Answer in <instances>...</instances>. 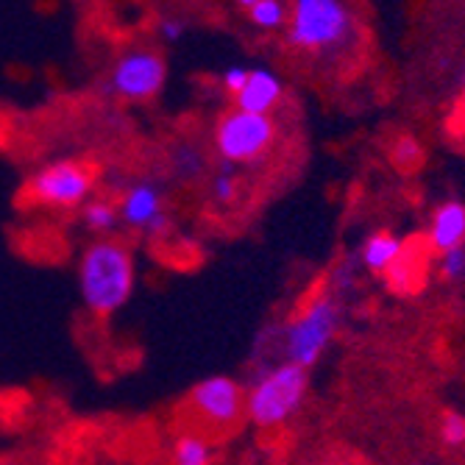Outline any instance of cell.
<instances>
[{"instance_id": "obj_1", "label": "cell", "mask_w": 465, "mask_h": 465, "mask_svg": "<svg viewBox=\"0 0 465 465\" xmlns=\"http://www.w3.org/2000/svg\"><path fill=\"white\" fill-rule=\"evenodd\" d=\"M134 248L123 237H98L78 260L81 302L93 315H114L134 292Z\"/></svg>"}, {"instance_id": "obj_2", "label": "cell", "mask_w": 465, "mask_h": 465, "mask_svg": "<svg viewBox=\"0 0 465 465\" xmlns=\"http://www.w3.org/2000/svg\"><path fill=\"white\" fill-rule=\"evenodd\" d=\"M310 393V371L276 362L253 376L245 388V418L257 430H276L299 412Z\"/></svg>"}, {"instance_id": "obj_3", "label": "cell", "mask_w": 465, "mask_h": 465, "mask_svg": "<svg viewBox=\"0 0 465 465\" xmlns=\"http://www.w3.org/2000/svg\"><path fill=\"white\" fill-rule=\"evenodd\" d=\"M334 331H337V295L326 282H321L304 299V304L295 310V315L279 329L284 362L310 371L329 349Z\"/></svg>"}, {"instance_id": "obj_4", "label": "cell", "mask_w": 465, "mask_h": 465, "mask_svg": "<svg viewBox=\"0 0 465 465\" xmlns=\"http://www.w3.org/2000/svg\"><path fill=\"white\" fill-rule=\"evenodd\" d=\"M354 36L346 0H290L287 42L304 54H337Z\"/></svg>"}, {"instance_id": "obj_5", "label": "cell", "mask_w": 465, "mask_h": 465, "mask_svg": "<svg viewBox=\"0 0 465 465\" xmlns=\"http://www.w3.org/2000/svg\"><path fill=\"white\" fill-rule=\"evenodd\" d=\"M182 410L187 418H193V430L187 432H232L245 418V385L226 373L206 376L182 399Z\"/></svg>"}, {"instance_id": "obj_6", "label": "cell", "mask_w": 465, "mask_h": 465, "mask_svg": "<svg viewBox=\"0 0 465 465\" xmlns=\"http://www.w3.org/2000/svg\"><path fill=\"white\" fill-rule=\"evenodd\" d=\"M98 184L95 164L84 159H59L28 179L25 184V203L54 209V213H73L93 198Z\"/></svg>"}, {"instance_id": "obj_7", "label": "cell", "mask_w": 465, "mask_h": 465, "mask_svg": "<svg viewBox=\"0 0 465 465\" xmlns=\"http://www.w3.org/2000/svg\"><path fill=\"white\" fill-rule=\"evenodd\" d=\"M276 140L271 114H248L240 109L223 112L215 123V151L226 164H253L265 159Z\"/></svg>"}, {"instance_id": "obj_8", "label": "cell", "mask_w": 465, "mask_h": 465, "mask_svg": "<svg viewBox=\"0 0 465 465\" xmlns=\"http://www.w3.org/2000/svg\"><path fill=\"white\" fill-rule=\"evenodd\" d=\"M167 78V64L159 54L145 51V48H134L129 54H123L109 78H106V93L120 98V101H151L153 95H159V90L164 87Z\"/></svg>"}, {"instance_id": "obj_9", "label": "cell", "mask_w": 465, "mask_h": 465, "mask_svg": "<svg viewBox=\"0 0 465 465\" xmlns=\"http://www.w3.org/2000/svg\"><path fill=\"white\" fill-rule=\"evenodd\" d=\"M117 218H120V226L132 229L148 240H159L171 229L164 193L153 179H137L120 193Z\"/></svg>"}, {"instance_id": "obj_10", "label": "cell", "mask_w": 465, "mask_h": 465, "mask_svg": "<svg viewBox=\"0 0 465 465\" xmlns=\"http://www.w3.org/2000/svg\"><path fill=\"white\" fill-rule=\"evenodd\" d=\"M435 251L424 234H415L404 240V248L396 257V262L385 271V282L399 295H415L427 287L430 268H432Z\"/></svg>"}, {"instance_id": "obj_11", "label": "cell", "mask_w": 465, "mask_h": 465, "mask_svg": "<svg viewBox=\"0 0 465 465\" xmlns=\"http://www.w3.org/2000/svg\"><path fill=\"white\" fill-rule=\"evenodd\" d=\"M284 84L273 70L253 67L248 70V78L242 90L234 95V109L248 112V114H271V109L282 101Z\"/></svg>"}, {"instance_id": "obj_12", "label": "cell", "mask_w": 465, "mask_h": 465, "mask_svg": "<svg viewBox=\"0 0 465 465\" xmlns=\"http://www.w3.org/2000/svg\"><path fill=\"white\" fill-rule=\"evenodd\" d=\"M427 240L435 253H446L451 248L465 245V203H460V201L440 203L432 215Z\"/></svg>"}, {"instance_id": "obj_13", "label": "cell", "mask_w": 465, "mask_h": 465, "mask_svg": "<svg viewBox=\"0 0 465 465\" xmlns=\"http://www.w3.org/2000/svg\"><path fill=\"white\" fill-rule=\"evenodd\" d=\"M401 248H404V240H401L399 234H393V232H388V229L373 232V234L365 240L362 251H360V262H362L365 271H371V273H376V276H385V271L396 262V257L401 253Z\"/></svg>"}, {"instance_id": "obj_14", "label": "cell", "mask_w": 465, "mask_h": 465, "mask_svg": "<svg viewBox=\"0 0 465 465\" xmlns=\"http://www.w3.org/2000/svg\"><path fill=\"white\" fill-rule=\"evenodd\" d=\"M171 460H173V465H215L218 449H215L213 438L198 435V432H182L173 440Z\"/></svg>"}, {"instance_id": "obj_15", "label": "cell", "mask_w": 465, "mask_h": 465, "mask_svg": "<svg viewBox=\"0 0 465 465\" xmlns=\"http://www.w3.org/2000/svg\"><path fill=\"white\" fill-rule=\"evenodd\" d=\"M81 223H84V229L98 237H112V232L120 226L117 203L109 198H90L81 206Z\"/></svg>"}, {"instance_id": "obj_16", "label": "cell", "mask_w": 465, "mask_h": 465, "mask_svg": "<svg viewBox=\"0 0 465 465\" xmlns=\"http://www.w3.org/2000/svg\"><path fill=\"white\" fill-rule=\"evenodd\" d=\"M171 164L173 173L184 182H195L206 173V156L198 145L193 143H182L173 153H171Z\"/></svg>"}, {"instance_id": "obj_17", "label": "cell", "mask_w": 465, "mask_h": 465, "mask_svg": "<svg viewBox=\"0 0 465 465\" xmlns=\"http://www.w3.org/2000/svg\"><path fill=\"white\" fill-rule=\"evenodd\" d=\"M240 193V179H237V167L221 162V167L209 179V198L215 203H234Z\"/></svg>"}, {"instance_id": "obj_18", "label": "cell", "mask_w": 465, "mask_h": 465, "mask_svg": "<svg viewBox=\"0 0 465 465\" xmlns=\"http://www.w3.org/2000/svg\"><path fill=\"white\" fill-rule=\"evenodd\" d=\"M248 17L253 25L265 28V31L284 28L287 25V4L284 0H260V4H253L248 9Z\"/></svg>"}, {"instance_id": "obj_19", "label": "cell", "mask_w": 465, "mask_h": 465, "mask_svg": "<svg viewBox=\"0 0 465 465\" xmlns=\"http://www.w3.org/2000/svg\"><path fill=\"white\" fill-rule=\"evenodd\" d=\"M391 156H393L399 171H404V173L418 171V167L424 164V148H420V143L412 134L399 137L396 145H393V151H391Z\"/></svg>"}, {"instance_id": "obj_20", "label": "cell", "mask_w": 465, "mask_h": 465, "mask_svg": "<svg viewBox=\"0 0 465 465\" xmlns=\"http://www.w3.org/2000/svg\"><path fill=\"white\" fill-rule=\"evenodd\" d=\"M440 438L446 446H465V418L460 412H446L440 420Z\"/></svg>"}, {"instance_id": "obj_21", "label": "cell", "mask_w": 465, "mask_h": 465, "mask_svg": "<svg viewBox=\"0 0 465 465\" xmlns=\"http://www.w3.org/2000/svg\"><path fill=\"white\" fill-rule=\"evenodd\" d=\"M440 276L446 282H460L465 276V245L440 253Z\"/></svg>"}, {"instance_id": "obj_22", "label": "cell", "mask_w": 465, "mask_h": 465, "mask_svg": "<svg viewBox=\"0 0 465 465\" xmlns=\"http://www.w3.org/2000/svg\"><path fill=\"white\" fill-rule=\"evenodd\" d=\"M245 78H248V70H245L242 64H232V67H226V70H223V75H221L223 90H226V93H232V95H237V93L242 90Z\"/></svg>"}, {"instance_id": "obj_23", "label": "cell", "mask_w": 465, "mask_h": 465, "mask_svg": "<svg viewBox=\"0 0 465 465\" xmlns=\"http://www.w3.org/2000/svg\"><path fill=\"white\" fill-rule=\"evenodd\" d=\"M184 31H187V25H184L182 20H176V17H164V20H159V25H156V34H159L164 42H179V39L184 36Z\"/></svg>"}, {"instance_id": "obj_24", "label": "cell", "mask_w": 465, "mask_h": 465, "mask_svg": "<svg viewBox=\"0 0 465 465\" xmlns=\"http://www.w3.org/2000/svg\"><path fill=\"white\" fill-rule=\"evenodd\" d=\"M237 4H240L242 9H251L253 4H260V0H237Z\"/></svg>"}, {"instance_id": "obj_25", "label": "cell", "mask_w": 465, "mask_h": 465, "mask_svg": "<svg viewBox=\"0 0 465 465\" xmlns=\"http://www.w3.org/2000/svg\"><path fill=\"white\" fill-rule=\"evenodd\" d=\"M460 117H462V123H460V125H462V132H465V109L460 112Z\"/></svg>"}]
</instances>
